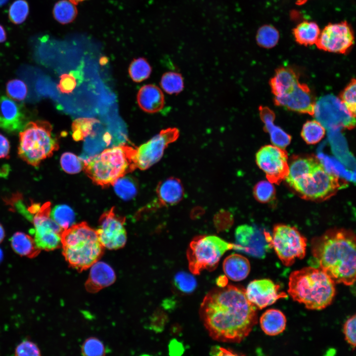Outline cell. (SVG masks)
<instances>
[{
  "mask_svg": "<svg viewBox=\"0 0 356 356\" xmlns=\"http://www.w3.org/2000/svg\"><path fill=\"white\" fill-rule=\"evenodd\" d=\"M280 287L269 279H256L252 281L245 289L248 300L257 308L263 309L274 303L287 295L279 292Z\"/></svg>",
  "mask_w": 356,
  "mask_h": 356,
  "instance_id": "cell-17",
  "label": "cell"
},
{
  "mask_svg": "<svg viewBox=\"0 0 356 356\" xmlns=\"http://www.w3.org/2000/svg\"><path fill=\"white\" fill-rule=\"evenodd\" d=\"M179 136L175 127L163 129L146 143L136 148L134 161L136 168L145 170L158 162L168 145L176 141Z\"/></svg>",
  "mask_w": 356,
  "mask_h": 356,
  "instance_id": "cell-11",
  "label": "cell"
},
{
  "mask_svg": "<svg viewBox=\"0 0 356 356\" xmlns=\"http://www.w3.org/2000/svg\"><path fill=\"white\" fill-rule=\"evenodd\" d=\"M313 116L324 128L335 130H349L355 127L356 120L339 98L332 94L320 97L315 102Z\"/></svg>",
  "mask_w": 356,
  "mask_h": 356,
  "instance_id": "cell-10",
  "label": "cell"
},
{
  "mask_svg": "<svg viewBox=\"0 0 356 356\" xmlns=\"http://www.w3.org/2000/svg\"><path fill=\"white\" fill-rule=\"evenodd\" d=\"M116 193L123 199L130 200L136 193L137 187L134 181L130 177H122L112 185Z\"/></svg>",
  "mask_w": 356,
  "mask_h": 356,
  "instance_id": "cell-36",
  "label": "cell"
},
{
  "mask_svg": "<svg viewBox=\"0 0 356 356\" xmlns=\"http://www.w3.org/2000/svg\"><path fill=\"white\" fill-rule=\"evenodd\" d=\"M298 83V75L293 69L280 67L270 79L269 85L275 96H280L290 92Z\"/></svg>",
  "mask_w": 356,
  "mask_h": 356,
  "instance_id": "cell-24",
  "label": "cell"
},
{
  "mask_svg": "<svg viewBox=\"0 0 356 356\" xmlns=\"http://www.w3.org/2000/svg\"><path fill=\"white\" fill-rule=\"evenodd\" d=\"M325 130L317 120H311L306 122L302 128L301 135L304 140L309 144H314L319 142L324 136Z\"/></svg>",
  "mask_w": 356,
  "mask_h": 356,
  "instance_id": "cell-29",
  "label": "cell"
},
{
  "mask_svg": "<svg viewBox=\"0 0 356 356\" xmlns=\"http://www.w3.org/2000/svg\"><path fill=\"white\" fill-rule=\"evenodd\" d=\"M125 222V218L117 214L114 207L102 214L96 231L104 248L116 250L124 246L127 241Z\"/></svg>",
  "mask_w": 356,
  "mask_h": 356,
  "instance_id": "cell-14",
  "label": "cell"
},
{
  "mask_svg": "<svg viewBox=\"0 0 356 356\" xmlns=\"http://www.w3.org/2000/svg\"><path fill=\"white\" fill-rule=\"evenodd\" d=\"M222 267L225 276L234 281L244 279L250 271L248 260L238 254H231L228 256L223 261Z\"/></svg>",
  "mask_w": 356,
  "mask_h": 356,
  "instance_id": "cell-25",
  "label": "cell"
},
{
  "mask_svg": "<svg viewBox=\"0 0 356 356\" xmlns=\"http://www.w3.org/2000/svg\"><path fill=\"white\" fill-rule=\"evenodd\" d=\"M135 153L136 148L125 144L108 148L85 161L83 170L95 184L107 187L136 169Z\"/></svg>",
  "mask_w": 356,
  "mask_h": 356,
  "instance_id": "cell-5",
  "label": "cell"
},
{
  "mask_svg": "<svg viewBox=\"0 0 356 356\" xmlns=\"http://www.w3.org/2000/svg\"><path fill=\"white\" fill-rule=\"evenodd\" d=\"M50 218L63 229L74 224L75 216L73 210L66 205H58L51 210Z\"/></svg>",
  "mask_w": 356,
  "mask_h": 356,
  "instance_id": "cell-31",
  "label": "cell"
},
{
  "mask_svg": "<svg viewBox=\"0 0 356 356\" xmlns=\"http://www.w3.org/2000/svg\"><path fill=\"white\" fill-rule=\"evenodd\" d=\"M308 0H297L296 4L298 5H302L305 4Z\"/></svg>",
  "mask_w": 356,
  "mask_h": 356,
  "instance_id": "cell-52",
  "label": "cell"
},
{
  "mask_svg": "<svg viewBox=\"0 0 356 356\" xmlns=\"http://www.w3.org/2000/svg\"><path fill=\"white\" fill-rule=\"evenodd\" d=\"M260 326L267 335L275 336L285 329L286 318L282 312L271 309L267 310L261 316Z\"/></svg>",
  "mask_w": 356,
  "mask_h": 356,
  "instance_id": "cell-26",
  "label": "cell"
},
{
  "mask_svg": "<svg viewBox=\"0 0 356 356\" xmlns=\"http://www.w3.org/2000/svg\"><path fill=\"white\" fill-rule=\"evenodd\" d=\"M10 143L7 138L0 133V158H8Z\"/></svg>",
  "mask_w": 356,
  "mask_h": 356,
  "instance_id": "cell-47",
  "label": "cell"
},
{
  "mask_svg": "<svg viewBox=\"0 0 356 356\" xmlns=\"http://www.w3.org/2000/svg\"><path fill=\"white\" fill-rule=\"evenodd\" d=\"M356 80L353 79L340 94L339 99L348 111L356 117Z\"/></svg>",
  "mask_w": 356,
  "mask_h": 356,
  "instance_id": "cell-41",
  "label": "cell"
},
{
  "mask_svg": "<svg viewBox=\"0 0 356 356\" xmlns=\"http://www.w3.org/2000/svg\"><path fill=\"white\" fill-rule=\"evenodd\" d=\"M99 121L94 118H79L72 124V137L75 141L83 140L88 135H94L93 126Z\"/></svg>",
  "mask_w": 356,
  "mask_h": 356,
  "instance_id": "cell-33",
  "label": "cell"
},
{
  "mask_svg": "<svg viewBox=\"0 0 356 356\" xmlns=\"http://www.w3.org/2000/svg\"><path fill=\"white\" fill-rule=\"evenodd\" d=\"M287 152L274 145L262 147L256 155L258 166L266 174L268 181L279 184L285 180L289 173Z\"/></svg>",
  "mask_w": 356,
  "mask_h": 356,
  "instance_id": "cell-12",
  "label": "cell"
},
{
  "mask_svg": "<svg viewBox=\"0 0 356 356\" xmlns=\"http://www.w3.org/2000/svg\"><path fill=\"white\" fill-rule=\"evenodd\" d=\"M82 353L84 356H103L105 355V349L101 341L96 338L90 337L84 342Z\"/></svg>",
  "mask_w": 356,
  "mask_h": 356,
  "instance_id": "cell-43",
  "label": "cell"
},
{
  "mask_svg": "<svg viewBox=\"0 0 356 356\" xmlns=\"http://www.w3.org/2000/svg\"><path fill=\"white\" fill-rule=\"evenodd\" d=\"M60 79L57 86L59 91L66 94L72 92L77 85L74 75L71 72L69 74H64L60 77Z\"/></svg>",
  "mask_w": 356,
  "mask_h": 356,
  "instance_id": "cell-44",
  "label": "cell"
},
{
  "mask_svg": "<svg viewBox=\"0 0 356 356\" xmlns=\"http://www.w3.org/2000/svg\"><path fill=\"white\" fill-rule=\"evenodd\" d=\"M62 253L68 264L81 271L98 261L103 253L96 231L87 222L73 224L61 235Z\"/></svg>",
  "mask_w": 356,
  "mask_h": 356,
  "instance_id": "cell-6",
  "label": "cell"
},
{
  "mask_svg": "<svg viewBox=\"0 0 356 356\" xmlns=\"http://www.w3.org/2000/svg\"><path fill=\"white\" fill-rule=\"evenodd\" d=\"M58 148L59 142L52 133V127L47 121H30L19 133L18 154L32 166H39Z\"/></svg>",
  "mask_w": 356,
  "mask_h": 356,
  "instance_id": "cell-7",
  "label": "cell"
},
{
  "mask_svg": "<svg viewBox=\"0 0 356 356\" xmlns=\"http://www.w3.org/2000/svg\"><path fill=\"white\" fill-rule=\"evenodd\" d=\"M60 226H40L30 230L37 248L40 250L52 251L61 246V235L63 231Z\"/></svg>",
  "mask_w": 356,
  "mask_h": 356,
  "instance_id": "cell-20",
  "label": "cell"
},
{
  "mask_svg": "<svg viewBox=\"0 0 356 356\" xmlns=\"http://www.w3.org/2000/svg\"><path fill=\"white\" fill-rule=\"evenodd\" d=\"M260 116L264 124V130L268 133L272 144L284 149L291 142V136L279 127L274 125L275 114L269 108L260 106Z\"/></svg>",
  "mask_w": 356,
  "mask_h": 356,
  "instance_id": "cell-22",
  "label": "cell"
},
{
  "mask_svg": "<svg viewBox=\"0 0 356 356\" xmlns=\"http://www.w3.org/2000/svg\"><path fill=\"white\" fill-rule=\"evenodd\" d=\"M174 282L175 287L185 294L192 293L197 286V281L194 276L184 271L177 273L174 277Z\"/></svg>",
  "mask_w": 356,
  "mask_h": 356,
  "instance_id": "cell-40",
  "label": "cell"
},
{
  "mask_svg": "<svg viewBox=\"0 0 356 356\" xmlns=\"http://www.w3.org/2000/svg\"><path fill=\"white\" fill-rule=\"evenodd\" d=\"M89 277L85 283L87 290L96 293L112 284L116 275L113 269L103 262H96L91 267Z\"/></svg>",
  "mask_w": 356,
  "mask_h": 356,
  "instance_id": "cell-19",
  "label": "cell"
},
{
  "mask_svg": "<svg viewBox=\"0 0 356 356\" xmlns=\"http://www.w3.org/2000/svg\"><path fill=\"white\" fill-rule=\"evenodd\" d=\"M270 244L282 264L292 265L305 256L307 239L297 228L284 224L273 226Z\"/></svg>",
  "mask_w": 356,
  "mask_h": 356,
  "instance_id": "cell-9",
  "label": "cell"
},
{
  "mask_svg": "<svg viewBox=\"0 0 356 356\" xmlns=\"http://www.w3.org/2000/svg\"><path fill=\"white\" fill-rule=\"evenodd\" d=\"M211 353L214 355H236L230 350H227L225 349L218 346L213 348Z\"/></svg>",
  "mask_w": 356,
  "mask_h": 356,
  "instance_id": "cell-48",
  "label": "cell"
},
{
  "mask_svg": "<svg viewBox=\"0 0 356 356\" xmlns=\"http://www.w3.org/2000/svg\"><path fill=\"white\" fill-rule=\"evenodd\" d=\"M10 243L15 252L22 256L33 258L40 252L33 238L23 232L15 233L10 238Z\"/></svg>",
  "mask_w": 356,
  "mask_h": 356,
  "instance_id": "cell-28",
  "label": "cell"
},
{
  "mask_svg": "<svg viewBox=\"0 0 356 356\" xmlns=\"http://www.w3.org/2000/svg\"><path fill=\"white\" fill-rule=\"evenodd\" d=\"M234 250L256 258H264L268 249L271 248V236L262 233L253 226H238L235 231Z\"/></svg>",
  "mask_w": 356,
  "mask_h": 356,
  "instance_id": "cell-15",
  "label": "cell"
},
{
  "mask_svg": "<svg viewBox=\"0 0 356 356\" xmlns=\"http://www.w3.org/2000/svg\"><path fill=\"white\" fill-rule=\"evenodd\" d=\"M27 120L23 105L0 93V129L15 133L23 129Z\"/></svg>",
  "mask_w": 356,
  "mask_h": 356,
  "instance_id": "cell-18",
  "label": "cell"
},
{
  "mask_svg": "<svg viewBox=\"0 0 356 356\" xmlns=\"http://www.w3.org/2000/svg\"><path fill=\"white\" fill-rule=\"evenodd\" d=\"M6 39V33L3 27L0 25V43L3 42Z\"/></svg>",
  "mask_w": 356,
  "mask_h": 356,
  "instance_id": "cell-50",
  "label": "cell"
},
{
  "mask_svg": "<svg viewBox=\"0 0 356 356\" xmlns=\"http://www.w3.org/2000/svg\"><path fill=\"white\" fill-rule=\"evenodd\" d=\"M152 69L147 61L143 58L134 59L131 63L129 72L132 79L135 82H141L147 79Z\"/></svg>",
  "mask_w": 356,
  "mask_h": 356,
  "instance_id": "cell-35",
  "label": "cell"
},
{
  "mask_svg": "<svg viewBox=\"0 0 356 356\" xmlns=\"http://www.w3.org/2000/svg\"><path fill=\"white\" fill-rule=\"evenodd\" d=\"M285 180L301 198L317 202L328 199L347 185L346 181L328 171L313 155L293 156Z\"/></svg>",
  "mask_w": 356,
  "mask_h": 356,
  "instance_id": "cell-3",
  "label": "cell"
},
{
  "mask_svg": "<svg viewBox=\"0 0 356 356\" xmlns=\"http://www.w3.org/2000/svg\"><path fill=\"white\" fill-rule=\"evenodd\" d=\"M320 32L316 23L308 21L300 22L293 29V34L296 42L304 46L315 44Z\"/></svg>",
  "mask_w": 356,
  "mask_h": 356,
  "instance_id": "cell-27",
  "label": "cell"
},
{
  "mask_svg": "<svg viewBox=\"0 0 356 356\" xmlns=\"http://www.w3.org/2000/svg\"><path fill=\"white\" fill-rule=\"evenodd\" d=\"M274 102L277 106L313 116L316 101L309 87L299 82L290 92L275 96Z\"/></svg>",
  "mask_w": 356,
  "mask_h": 356,
  "instance_id": "cell-16",
  "label": "cell"
},
{
  "mask_svg": "<svg viewBox=\"0 0 356 356\" xmlns=\"http://www.w3.org/2000/svg\"><path fill=\"white\" fill-rule=\"evenodd\" d=\"M279 39V33L271 25H264L259 28L256 36L257 44L261 47L270 48L274 47Z\"/></svg>",
  "mask_w": 356,
  "mask_h": 356,
  "instance_id": "cell-30",
  "label": "cell"
},
{
  "mask_svg": "<svg viewBox=\"0 0 356 356\" xmlns=\"http://www.w3.org/2000/svg\"><path fill=\"white\" fill-rule=\"evenodd\" d=\"M137 100L140 108L149 113L161 111L165 105L163 92L159 88L153 84L142 87L138 92Z\"/></svg>",
  "mask_w": 356,
  "mask_h": 356,
  "instance_id": "cell-21",
  "label": "cell"
},
{
  "mask_svg": "<svg viewBox=\"0 0 356 356\" xmlns=\"http://www.w3.org/2000/svg\"><path fill=\"white\" fill-rule=\"evenodd\" d=\"M53 14L58 22L67 24L74 20L77 14V10L71 0H61L54 5Z\"/></svg>",
  "mask_w": 356,
  "mask_h": 356,
  "instance_id": "cell-32",
  "label": "cell"
},
{
  "mask_svg": "<svg viewBox=\"0 0 356 356\" xmlns=\"http://www.w3.org/2000/svg\"><path fill=\"white\" fill-rule=\"evenodd\" d=\"M160 85L162 89L169 94H178L184 88L183 78L180 73L168 72L162 76Z\"/></svg>",
  "mask_w": 356,
  "mask_h": 356,
  "instance_id": "cell-34",
  "label": "cell"
},
{
  "mask_svg": "<svg viewBox=\"0 0 356 356\" xmlns=\"http://www.w3.org/2000/svg\"><path fill=\"white\" fill-rule=\"evenodd\" d=\"M356 235L353 231L335 228L311 241V251L319 268L335 283L347 286L356 280Z\"/></svg>",
  "mask_w": 356,
  "mask_h": 356,
  "instance_id": "cell-2",
  "label": "cell"
},
{
  "mask_svg": "<svg viewBox=\"0 0 356 356\" xmlns=\"http://www.w3.org/2000/svg\"><path fill=\"white\" fill-rule=\"evenodd\" d=\"M335 284L320 268L305 267L290 274L288 293L307 309L321 310L332 303L336 293Z\"/></svg>",
  "mask_w": 356,
  "mask_h": 356,
  "instance_id": "cell-4",
  "label": "cell"
},
{
  "mask_svg": "<svg viewBox=\"0 0 356 356\" xmlns=\"http://www.w3.org/2000/svg\"><path fill=\"white\" fill-rule=\"evenodd\" d=\"M257 309L247 299L244 288L226 285L213 289L206 294L199 314L213 339L239 343L257 323Z\"/></svg>",
  "mask_w": 356,
  "mask_h": 356,
  "instance_id": "cell-1",
  "label": "cell"
},
{
  "mask_svg": "<svg viewBox=\"0 0 356 356\" xmlns=\"http://www.w3.org/2000/svg\"><path fill=\"white\" fill-rule=\"evenodd\" d=\"M8 0H0V6L5 4Z\"/></svg>",
  "mask_w": 356,
  "mask_h": 356,
  "instance_id": "cell-53",
  "label": "cell"
},
{
  "mask_svg": "<svg viewBox=\"0 0 356 356\" xmlns=\"http://www.w3.org/2000/svg\"><path fill=\"white\" fill-rule=\"evenodd\" d=\"M156 193L162 206H172L180 202L184 196V189L181 181L174 177L169 178L159 183Z\"/></svg>",
  "mask_w": 356,
  "mask_h": 356,
  "instance_id": "cell-23",
  "label": "cell"
},
{
  "mask_svg": "<svg viewBox=\"0 0 356 356\" xmlns=\"http://www.w3.org/2000/svg\"><path fill=\"white\" fill-rule=\"evenodd\" d=\"M29 5L25 0H16L10 5L8 15L11 21L16 24L22 23L29 13Z\"/></svg>",
  "mask_w": 356,
  "mask_h": 356,
  "instance_id": "cell-39",
  "label": "cell"
},
{
  "mask_svg": "<svg viewBox=\"0 0 356 356\" xmlns=\"http://www.w3.org/2000/svg\"><path fill=\"white\" fill-rule=\"evenodd\" d=\"M61 168L66 173L75 174L84 169L85 163L80 158L71 152H65L61 156Z\"/></svg>",
  "mask_w": 356,
  "mask_h": 356,
  "instance_id": "cell-38",
  "label": "cell"
},
{
  "mask_svg": "<svg viewBox=\"0 0 356 356\" xmlns=\"http://www.w3.org/2000/svg\"><path fill=\"white\" fill-rule=\"evenodd\" d=\"M2 257H3L2 252V250L0 249V261H1V260H2Z\"/></svg>",
  "mask_w": 356,
  "mask_h": 356,
  "instance_id": "cell-54",
  "label": "cell"
},
{
  "mask_svg": "<svg viewBox=\"0 0 356 356\" xmlns=\"http://www.w3.org/2000/svg\"><path fill=\"white\" fill-rule=\"evenodd\" d=\"M354 33L347 21L329 23L321 31L315 44L322 50L345 54L354 44Z\"/></svg>",
  "mask_w": 356,
  "mask_h": 356,
  "instance_id": "cell-13",
  "label": "cell"
},
{
  "mask_svg": "<svg viewBox=\"0 0 356 356\" xmlns=\"http://www.w3.org/2000/svg\"><path fill=\"white\" fill-rule=\"evenodd\" d=\"M4 237V229L0 224V243L3 240Z\"/></svg>",
  "mask_w": 356,
  "mask_h": 356,
  "instance_id": "cell-51",
  "label": "cell"
},
{
  "mask_svg": "<svg viewBox=\"0 0 356 356\" xmlns=\"http://www.w3.org/2000/svg\"><path fill=\"white\" fill-rule=\"evenodd\" d=\"M217 284L219 287H224L227 285V279L225 275L219 276L217 279Z\"/></svg>",
  "mask_w": 356,
  "mask_h": 356,
  "instance_id": "cell-49",
  "label": "cell"
},
{
  "mask_svg": "<svg viewBox=\"0 0 356 356\" xmlns=\"http://www.w3.org/2000/svg\"><path fill=\"white\" fill-rule=\"evenodd\" d=\"M15 355L20 356H40V351L34 343L25 340L19 344L15 350Z\"/></svg>",
  "mask_w": 356,
  "mask_h": 356,
  "instance_id": "cell-46",
  "label": "cell"
},
{
  "mask_svg": "<svg viewBox=\"0 0 356 356\" xmlns=\"http://www.w3.org/2000/svg\"><path fill=\"white\" fill-rule=\"evenodd\" d=\"M233 249V243L218 236H197L191 240L186 251L189 269L195 275L205 269L213 271L218 267L223 255Z\"/></svg>",
  "mask_w": 356,
  "mask_h": 356,
  "instance_id": "cell-8",
  "label": "cell"
},
{
  "mask_svg": "<svg viewBox=\"0 0 356 356\" xmlns=\"http://www.w3.org/2000/svg\"><path fill=\"white\" fill-rule=\"evenodd\" d=\"M275 195L274 186L273 183L268 180L260 181L253 188V195L261 203L269 202L274 198Z\"/></svg>",
  "mask_w": 356,
  "mask_h": 356,
  "instance_id": "cell-37",
  "label": "cell"
},
{
  "mask_svg": "<svg viewBox=\"0 0 356 356\" xmlns=\"http://www.w3.org/2000/svg\"><path fill=\"white\" fill-rule=\"evenodd\" d=\"M6 90L8 96L17 101L25 99L28 92L26 84L19 79L9 81L6 84Z\"/></svg>",
  "mask_w": 356,
  "mask_h": 356,
  "instance_id": "cell-42",
  "label": "cell"
},
{
  "mask_svg": "<svg viewBox=\"0 0 356 356\" xmlns=\"http://www.w3.org/2000/svg\"><path fill=\"white\" fill-rule=\"evenodd\" d=\"M356 315L350 317L344 325V333L348 343L353 349L356 346Z\"/></svg>",
  "mask_w": 356,
  "mask_h": 356,
  "instance_id": "cell-45",
  "label": "cell"
}]
</instances>
